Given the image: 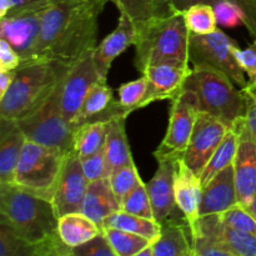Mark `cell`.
<instances>
[{"mask_svg": "<svg viewBox=\"0 0 256 256\" xmlns=\"http://www.w3.org/2000/svg\"><path fill=\"white\" fill-rule=\"evenodd\" d=\"M112 0H72L50 4L42 14L35 62L49 60L72 65L95 49L98 22Z\"/></svg>", "mask_w": 256, "mask_h": 256, "instance_id": "obj_1", "label": "cell"}, {"mask_svg": "<svg viewBox=\"0 0 256 256\" xmlns=\"http://www.w3.org/2000/svg\"><path fill=\"white\" fill-rule=\"evenodd\" d=\"M136 32L135 66L140 72L155 65L190 66V30L185 22L184 12H172L155 18Z\"/></svg>", "mask_w": 256, "mask_h": 256, "instance_id": "obj_2", "label": "cell"}, {"mask_svg": "<svg viewBox=\"0 0 256 256\" xmlns=\"http://www.w3.org/2000/svg\"><path fill=\"white\" fill-rule=\"evenodd\" d=\"M0 222L29 242H40L58 234L52 200L19 185L0 184Z\"/></svg>", "mask_w": 256, "mask_h": 256, "instance_id": "obj_3", "label": "cell"}, {"mask_svg": "<svg viewBox=\"0 0 256 256\" xmlns=\"http://www.w3.org/2000/svg\"><path fill=\"white\" fill-rule=\"evenodd\" d=\"M70 65L39 60L22 64L15 70L9 89L0 96V119H22L44 102Z\"/></svg>", "mask_w": 256, "mask_h": 256, "instance_id": "obj_4", "label": "cell"}, {"mask_svg": "<svg viewBox=\"0 0 256 256\" xmlns=\"http://www.w3.org/2000/svg\"><path fill=\"white\" fill-rule=\"evenodd\" d=\"M182 90L194 98L198 110L222 120L229 128L245 118V99L242 89L218 70L192 66Z\"/></svg>", "mask_w": 256, "mask_h": 256, "instance_id": "obj_5", "label": "cell"}, {"mask_svg": "<svg viewBox=\"0 0 256 256\" xmlns=\"http://www.w3.org/2000/svg\"><path fill=\"white\" fill-rule=\"evenodd\" d=\"M64 78L39 108L15 122L26 140L70 152H72L74 126L62 112V89Z\"/></svg>", "mask_w": 256, "mask_h": 256, "instance_id": "obj_6", "label": "cell"}, {"mask_svg": "<svg viewBox=\"0 0 256 256\" xmlns=\"http://www.w3.org/2000/svg\"><path fill=\"white\" fill-rule=\"evenodd\" d=\"M69 152L26 140L18 162L14 184L52 200Z\"/></svg>", "mask_w": 256, "mask_h": 256, "instance_id": "obj_7", "label": "cell"}, {"mask_svg": "<svg viewBox=\"0 0 256 256\" xmlns=\"http://www.w3.org/2000/svg\"><path fill=\"white\" fill-rule=\"evenodd\" d=\"M238 45L220 29L206 35L190 32L189 64L190 66L212 68L226 75L239 89L248 85L245 72L240 68L234 50Z\"/></svg>", "mask_w": 256, "mask_h": 256, "instance_id": "obj_8", "label": "cell"}, {"mask_svg": "<svg viewBox=\"0 0 256 256\" xmlns=\"http://www.w3.org/2000/svg\"><path fill=\"white\" fill-rule=\"evenodd\" d=\"M172 102L166 132L154 152L156 160L170 159L176 162L182 159L199 116L196 102L186 90H180Z\"/></svg>", "mask_w": 256, "mask_h": 256, "instance_id": "obj_9", "label": "cell"}, {"mask_svg": "<svg viewBox=\"0 0 256 256\" xmlns=\"http://www.w3.org/2000/svg\"><path fill=\"white\" fill-rule=\"evenodd\" d=\"M102 82L94 62V49L85 52L72 62L62 82V108L64 116L72 125L82 106L85 98L98 82Z\"/></svg>", "mask_w": 256, "mask_h": 256, "instance_id": "obj_10", "label": "cell"}, {"mask_svg": "<svg viewBox=\"0 0 256 256\" xmlns=\"http://www.w3.org/2000/svg\"><path fill=\"white\" fill-rule=\"evenodd\" d=\"M230 128L206 112H199L189 145L182 155L185 164L200 176Z\"/></svg>", "mask_w": 256, "mask_h": 256, "instance_id": "obj_11", "label": "cell"}, {"mask_svg": "<svg viewBox=\"0 0 256 256\" xmlns=\"http://www.w3.org/2000/svg\"><path fill=\"white\" fill-rule=\"evenodd\" d=\"M88 185L89 182L82 172L80 158L74 152H70L65 158L62 174L52 198L58 218L72 212H82Z\"/></svg>", "mask_w": 256, "mask_h": 256, "instance_id": "obj_12", "label": "cell"}, {"mask_svg": "<svg viewBox=\"0 0 256 256\" xmlns=\"http://www.w3.org/2000/svg\"><path fill=\"white\" fill-rule=\"evenodd\" d=\"M44 10L20 12L0 19V39L6 40L19 54L22 64L35 62Z\"/></svg>", "mask_w": 256, "mask_h": 256, "instance_id": "obj_13", "label": "cell"}, {"mask_svg": "<svg viewBox=\"0 0 256 256\" xmlns=\"http://www.w3.org/2000/svg\"><path fill=\"white\" fill-rule=\"evenodd\" d=\"M238 204L248 206L256 195V136L245 124H240L239 144L234 160Z\"/></svg>", "mask_w": 256, "mask_h": 256, "instance_id": "obj_14", "label": "cell"}, {"mask_svg": "<svg viewBox=\"0 0 256 256\" xmlns=\"http://www.w3.org/2000/svg\"><path fill=\"white\" fill-rule=\"evenodd\" d=\"M156 162V172L146 182V189L152 202L154 220L162 224L174 216L175 212L179 210L175 199V170L178 160L159 159Z\"/></svg>", "mask_w": 256, "mask_h": 256, "instance_id": "obj_15", "label": "cell"}, {"mask_svg": "<svg viewBox=\"0 0 256 256\" xmlns=\"http://www.w3.org/2000/svg\"><path fill=\"white\" fill-rule=\"evenodd\" d=\"M192 234H202L235 256H256V238L225 224L219 215L200 218Z\"/></svg>", "mask_w": 256, "mask_h": 256, "instance_id": "obj_16", "label": "cell"}, {"mask_svg": "<svg viewBox=\"0 0 256 256\" xmlns=\"http://www.w3.org/2000/svg\"><path fill=\"white\" fill-rule=\"evenodd\" d=\"M192 66L182 68L176 65H155L142 72L148 79V92L142 102V108L155 102L172 100L182 90Z\"/></svg>", "mask_w": 256, "mask_h": 256, "instance_id": "obj_17", "label": "cell"}, {"mask_svg": "<svg viewBox=\"0 0 256 256\" xmlns=\"http://www.w3.org/2000/svg\"><path fill=\"white\" fill-rule=\"evenodd\" d=\"M70 250L59 234L40 242H29L0 222V256H69Z\"/></svg>", "mask_w": 256, "mask_h": 256, "instance_id": "obj_18", "label": "cell"}, {"mask_svg": "<svg viewBox=\"0 0 256 256\" xmlns=\"http://www.w3.org/2000/svg\"><path fill=\"white\" fill-rule=\"evenodd\" d=\"M136 28L125 14H120L119 22L100 45L94 49V62L102 82L108 80V74L114 60L136 42Z\"/></svg>", "mask_w": 256, "mask_h": 256, "instance_id": "obj_19", "label": "cell"}, {"mask_svg": "<svg viewBox=\"0 0 256 256\" xmlns=\"http://www.w3.org/2000/svg\"><path fill=\"white\" fill-rule=\"evenodd\" d=\"M202 184L189 166L180 159L175 170V199L178 209L186 219L190 229H194L200 220V202H202Z\"/></svg>", "mask_w": 256, "mask_h": 256, "instance_id": "obj_20", "label": "cell"}, {"mask_svg": "<svg viewBox=\"0 0 256 256\" xmlns=\"http://www.w3.org/2000/svg\"><path fill=\"white\" fill-rule=\"evenodd\" d=\"M238 204L234 166H229L215 175L202 186L200 218L219 215Z\"/></svg>", "mask_w": 256, "mask_h": 256, "instance_id": "obj_21", "label": "cell"}, {"mask_svg": "<svg viewBox=\"0 0 256 256\" xmlns=\"http://www.w3.org/2000/svg\"><path fill=\"white\" fill-rule=\"evenodd\" d=\"M120 115L128 116L126 112L120 106L119 102H115L112 98V88L106 84V82H100L92 86L88 96L85 98L72 126L75 129L85 122L102 119H114Z\"/></svg>", "mask_w": 256, "mask_h": 256, "instance_id": "obj_22", "label": "cell"}, {"mask_svg": "<svg viewBox=\"0 0 256 256\" xmlns=\"http://www.w3.org/2000/svg\"><path fill=\"white\" fill-rule=\"evenodd\" d=\"M26 138L14 120L0 119V184L14 182Z\"/></svg>", "mask_w": 256, "mask_h": 256, "instance_id": "obj_23", "label": "cell"}, {"mask_svg": "<svg viewBox=\"0 0 256 256\" xmlns=\"http://www.w3.org/2000/svg\"><path fill=\"white\" fill-rule=\"evenodd\" d=\"M154 256H186L192 252V232L186 219L165 220L162 222V232L152 242Z\"/></svg>", "mask_w": 256, "mask_h": 256, "instance_id": "obj_24", "label": "cell"}, {"mask_svg": "<svg viewBox=\"0 0 256 256\" xmlns=\"http://www.w3.org/2000/svg\"><path fill=\"white\" fill-rule=\"evenodd\" d=\"M119 210H122V202L115 195L109 178L89 182L82 205V214L102 228L105 219Z\"/></svg>", "mask_w": 256, "mask_h": 256, "instance_id": "obj_25", "label": "cell"}, {"mask_svg": "<svg viewBox=\"0 0 256 256\" xmlns=\"http://www.w3.org/2000/svg\"><path fill=\"white\" fill-rule=\"evenodd\" d=\"M125 119L126 116L120 115V116L114 118L110 122L104 146L108 176H110V174L116 169L134 162L129 142H128L126 132H125Z\"/></svg>", "mask_w": 256, "mask_h": 256, "instance_id": "obj_26", "label": "cell"}, {"mask_svg": "<svg viewBox=\"0 0 256 256\" xmlns=\"http://www.w3.org/2000/svg\"><path fill=\"white\" fill-rule=\"evenodd\" d=\"M102 232V228L82 212L66 214L58 222V234L69 248L80 246Z\"/></svg>", "mask_w": 256, "mask_h": 256, "instance_id": "obj_27", "label": "cell"}, {"mask_svg": "<svg viewBox=\"0 0 256 256\" xmlns=\"http://www.w3.org/2000/svg\"><path fill=\"white\" fill-rule=\"evenodd\" d=\"M112 119H102L85 122L74 129L72 152L80 158L90 156L104 149L110 122Z\"/></svg>", "mask_w": 256, "mask_h": 256, "instance_id": "obj_28", "label": "cell"}, {"mask_svg": "<svg viewBox=\"0 0 256 256\" xmlns=\"http://www.w3.org/2000/svg\"><path fill=\"white\" fill-rule=\"evenodd\" d=\"M120 14H125L138 30L152 22V19L170 14L174 10L166 0H112Z\"/></svg>", "mask_w": 256, "mask_h": 256, "instance_id": "obj_29", "label": "cell"}, {"mask_svg": "<svg viewBox=\"0 0 256 256\" xmlns=\"http://www.w3.org/2000/svg\"><path fill=\"white\" fill-rule=\"evenodd\" d=\"M242 120H240L235 126L230 128L228 130L226 135L224 136L222 142H220V145L215 150L214 155L212 156L210 162H208L205 169L202 170V175H200L202 186L205 184H208L215 175L219 174L220 172H222L224 169H226V168L232 166L234 164V160L238 152V144H239L240 124H242Z\"/></svg>", "mask_w": 256, "mask_h": 256, "instance_id": "obj_30", "label": "cell"}, {"mask_svg": "<svg viewBox=\"0 0 256 256\" xmlns=\"http://www.w3.org/2000/svg\"><path fill=\"white\" fill-rule=\"evenodd\" d=\"M104 228H114V229L142 235V236L152 240V242L159 238L160 232H162V224L158 222L156 220L138 216V215L130 214L124 210H119L108 216L102 222V229Z\"/></svg>", "mask_w": 256, "mask_h": 256, "instance_id": "obj_31", "label": "cell"}, {"mask_svg": "<svg viewBox=\"0 0 256 256\" xmlns=\"http://www.w3.org/2000/svg\"><path fill=\"white\" fill-rule=\"evenodd\" d=\"M102 232L118 256H134L152 244V240L142 235L114 228H104Z\"/></svg>", "mask_w": 256, "mask_h": 256, "instance_id": "obj_32", "label": "cell"}, {"mask_svg": "<svg viewBox=\"0 0 256 256\" xmlns=\"http://www.w3.org/2000/svg\"><path fill=\"white\" fill-rule=\"evenodd\" d=\"M184 19L192 34L206 35L219 29L214 6L210 4L192 5L184 12Z\"/></svg>", "mask_w": 256, "mask_h": 256, "instance_id": "obj_33", "label": "cell"}, {"mask_svg": "<svg viewBox=\"0 0 256 256\" xmlns=\"http://www.w3.org/2000/svg\"><path fill=\"white\" fill-rule=\"evenodd\" d=\"M148 92V79L142 75V78L132 82H125L120 85L119 90V104L128 115L135 110L142 109V102Z\"/></svg>", "mask_w": 256, "mask_h": 256, "instance_id": "obj_34", "label": "cell"}, {"mask_svg": "<svg viewBox=\"0 0 256 256\" xmlns=\"http://www.w3.org/2000/svg\"><path fill=\"white\" fill-rule=\"evenodd\" d=\"M122 210L146 219H154L146 184L142 180L122 200Z\"/></svg>", "mask_w": 256, "mask_h": 256, "instance_id": "obj_35", "label": "cell"}, {"mask_svg": "<svg viewBox=\"0 0 256 256\" xmlns=\"http://www.w3.org/2000/svg\"><path fill=\"white\" fill-rule=\"evenodd\" d=\"M109 180L115 195L122 202V200L139 184L142 178L138 172L136 165H135V162H132V164L125 165V166L112 172L110 174Z\"/></svg>", "mask_w": 256, "mask_h": 256, "instance_id": "obj_36", "label": "cell"}, {"mask_svg": "<svg viewBox=\"0 0 256 256\" xmlns=\"http://www.w3.org/2000/svg\"><path fill=\"white\" fill-rule=\"evenodd\" d=\"M219 216L225 224L229 225L232 229L256 238V219L250 214L246 208L242 205H235L232 209L219 214Z\"/></svg>", "mask_w": 256, "mask_h": 256, "instance_id": "obj_37", "label": "cell"}, {"mask_svg": "<svg viewBox=\"0 0 256 256\" xmlns=\"http://www.w3.org/2000/svg\"><path fill=\"white\" fill-rule=\"evenodd\" d=\"M218 25L222 28H238L245 25V15L235 2L222 0L214 5Z\"/></svg>", "mask_w": 256, "mask_h": 256, "instance_id": "obj_38", "label": "cell"}, {"mask_svg": "<svg viewBox=\"0 0 256 256\" xmlns=\"http://www.w3.org/2000/svg\"><path fill=\"white\" fill-rule=\"evenodd\" d=\"M49 5V0H0V19L20 12H42Z\"/></svg>", "mask_w": 256, "mask_h": 256, "instance_id": "obj_39", "label": "cell"}, {"mask_svg": "<svg viewBox=\"0 0 256 256\" xmlns=\"http://www.w3.org/2000/svg\"><path fill=\"white\" fill-rule=\"evenodd\" d=\"M69 256H118L109 242L105 238L104 232L95 236L90 242L80 245V246L72 248Z\"/></svg>", "mask_w": 256, "mask_h": 256, "instance_id": "obj_40", "label": "cell"}, {"mask_svg": "<svg viewBox=\"0 0 256 256\" xmlns=\"http://www.w3.org/2000/svg\"><path fill=\"white\" fill-rule=\"evenodd\" d=\"M80 162H82V172H84L89 182L104 179V178H109L108 176L106 158H105L104 149L90 155V156L80 159Z\"/></svg>", "mask_w": 256, "mask_h": 256, "instance_id": "obj_41", "label": "cell"}, {"mask_svg": "<svg viewBox=\"0 0 256 256\" xmlns=\"http://www.w3.org/2000/svg\"><path fill=\"white\" fill-rule=\"evenodd\" d=\"M234 54L240 68L246 75L248 82L250 84H256V40L245 49H240L238 46L234 50Z\"/></svg>", "mask_w": 256, "mask_h": 256, "instance_id": "obj_42", "label": "cell"}, {"mask_svg": "<svg viewBox=\"0 0 256 256\" xmlns=\"http://www.w3.org/2000/svg\"><path fill=\"white\" fill-rule=\"evenodd\" d=\"M192 250L198 256H235L202 234H192Z\"/></svg>", "mask_w": 256, "mask_h": 256, "instance_id": "obj_43", "label": "cell"}, {"mask_svg": "<svg viewBox=\"0 0 256 256\" xmlns=\"http://www.w3.org/2000/svg\"><path fill=\"white\" fill-rule=\"evenodd\" d=\"M245 99V124L256 136V84H250L242 89Z\"/></svg>", "mask_w": 256, "mask_h": 256, "instance_id": "obj_44", "label": "cell"}, {"mask_svg": "<svg viewBox=\"0 0 256 256\" xmlns=\"http://www.w3.org/2000/svg\"><path fill=\"white\" fill-rule=\"evenodd\" d=\"M22 65V58L10 46L9 42L0 39V70L12 72Z\"/></svg>", "mask_w": 256, "mask_h": 256, "instance_id": "obj_45", "label": "cell"}, {"mask_svg": "<svg viewBox=\"0 0 256 256\" xmlns=\"http://www.w3.org/2000/svg\"><path fill=\"white\" fill-rule=\"evenodd\" d=\"M235 2L245 15V25L254 40H256V0H230Z\"/></svg>", "mask_w": 256, "mask_h": 256, "instance_id": "obj_46", "label": "cell"}, {"mask_svg": "<svg viewBox=\"0 0 256 256\" xmlns=\"http://www.w3.org/2000/svg\"><path fill=\"white\" fill-rule=\"evenodd\" d=\"M168 4L170 5L174 12H184L185 10L189 9L190 6L196 4H210L214 6L216 2H222V0H166Z\"/></svg>", "mask_w": 256, "mask_h": 256, "instance_id": "obj_47", "label": "cell"}, {"mask_svg": "<svg viewBox=\"0 0 256 256\" xmlns=\"http://www.w3.org/2000/svg\"><path fill=\"white\" fill-rule=\"evenodd\" d=\"M14 75L15 70H12V72H2V70H0V96H2L8 92L12 79H14Z\"/></svg>", "mask_w": 256, "mask_h": 256, "instance_id": "obj_48", "label": "cell"}, {"mask_svg": "<svg viewBox=\"0 0 256 256\" xmlns=\"http://www.w3.org/2000/svg\"><path fill=\"white\" fill-rule=\"evenodd\" d=\"M245 208L249 210L250 214H252V216H254L256 219V195L254 198H252V200L249 202V205H248V206H245Z\"/></svg>", "mask_w": 256, "mask_h": 256, "instance_id": "obj_49", "label": "cell"}, {"mask_svg": "<svg viewBox=\"0 0 256 256\" xmlns=\"http://www.w3.org/2000/svg\"><path fill=\"white\" fill-rule=\"evenodd\" d=\"M152 245H150V246H148L146 249L142 250V252H140L139 254H136L134 256H154V255H152Z\"/></svg>", "mask_w": 256, "mask_h": 256, "instance_id": "obj_50", "label": "cell"}, {"mask_svg": "<svg viewBox=\"0 0 256 256\" xmlns=\"http://www.w3.org/2000/svg\"><path fill=\"white\" fill-rule=\"evenodd\" d=\"M72 2V0H49L50 4H55V2Z\"/></svg>", "mask_w": 256, "mask_h": 256, "instance_id": "obj_51", "label": "cell"}, {"mask_svg": "<svg viewBox=\"0 0 256 256\" xmlns=\"http://www.w3.org/2000/svg\"><path fill=\"white\" fill-rule=\"evenodd\" d=\"M186 256H198V255L195 254V252H194V250H192V252H189V254H188Z\"/></svg>", "mask_w": 256, "mask_h": 256, "instance_id": "obj_52", "label": "cell"}]
</instances>
